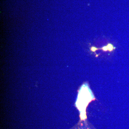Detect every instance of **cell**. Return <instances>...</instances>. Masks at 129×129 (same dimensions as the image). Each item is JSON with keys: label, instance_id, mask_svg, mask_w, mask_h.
<instances>
[{"label": "cell", "instance_id": "cell-1", "mask_svg": "<svg viewBox=\"0 0 129 129\" xmlns=\"http://www.w3.org/2000/svg\"><path fill=\"white\" fill-rule=\"evenodd\" d=\"M115 49H116V47H114L113 45H112L111 44H110V43H109L107 46H104L101 48L98 49V48H95V47L93 46L90 48V50L93 52H95L96 50H102L104 51H109L110 52H111L114 50Z\"/></svg>", "mask_w": 129, "mask_h": 129}, {"label": "cell", "instance_id": "cell-2", "mask_svg": "<svg viewBox=\"0 0 129 129\" xmlns=\"http://www.w3.org/2000/svg\"><path fill=\"white\" fill-rule=\"evenodd\" d=\"M95 129L91 126V125L87 122H84L81 123L80 126L79 127L78 129Z\"/></svg>", "mask_w": 129, "mask_h": 129}]
</instances>
